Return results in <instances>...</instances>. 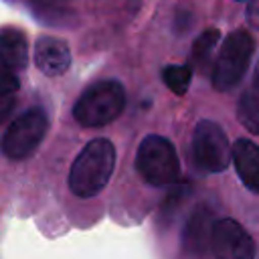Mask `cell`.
Wrapping results in <instances>:
<instances>
[{"label":"cell","instance_id":"ba28073f","mask_svg":"<svg viewBox=\"0 0 259 259\" xmlns=\"http://www.w3.org/2000/svg\"><path fill=\"white\" fill-rule=\"evenodd\" d=\"M34 65L51 77L65 73L71 65L69 45L57 36H40L34 42Z\"/></svg>","mask_w":259,"mask_h":259},{"label":"cell","instance_id":"2e32d148","mask_svg":"<svg viewBox=\"0 0 259 259\" xmlns=\"http://www.w3.org/2000/svg\"><path fill=\"white\" fill-rule=\"evenodd\" d=\"M36 8H40V10H63V8H67L69 4H71V0H30Z\"/></svg>","mask_w":259,"mask_h":259},{"label":"cell","instance_id":"9c48e42d","mask_svg":"<svg viewBox=\"0 0 259 259\" xmlns=\"http://www.w3.org/2000/svg\"><path fill=\"white\" fill-rule=\"evenodd\" d=\"M231 158L241 182L255 194H259V146L247 138H241L231 148Z\"/></svg>","mask_w":259,"mask_h":259},{"label":"cell","instance_id":"30bf717a","mask_svg":"<svg viewBox=\"0 0 259 259\" xmlns=\"http://www.w3.org/2000/svg\"><path fill=\"white\" fill-rule=\"evenodd\" d=\"M212 212L206 208V206H198L190 219H188V225H186V231H184V245H186V251L194 257H204L210 249V235H212Z\"/></svg>","mask_w":259,"mask_h":259},{"label":"cell","instance_id":"8fae6325","mask_svg":"<svg viewBox=\"0 0 259 259\" xmlns=\"http://www.w3.org/2000/svg\"><path fill=\"white\" fill-rule=\"evenodd\" d=\"M0 61L10 71H22L28 65V40L20 28H0Z\"/></svg>","mask_w":259,"mask_h":259},{"label":"cell","instance_id":"6da1fadb","mask_svg":"<svg viewBox=\"0 0 259 259\" xmlns=\"http://www.w3.org/2000/svg\"><path fill=\"white\" fill-rule=\"evenodd\" d=\"M115 168V148L107 138H93L77 154L69 170V188L81 198L99 194Z\"/></svg>","mask_w":259,"mask_h":259},{"label":"cell","instance_id":"5b68a950","mask_svg":"<svg viewBox=\"0 0 259 259\" xmlns=\"http://www.w3.org/2000/svg\"><path fill=\"white\" fill-rule=\"evenodd\" d=\"M47 127H49V119L40 107H30V109L22 111L8 125L6 134L0 142L2 154L10 160L28 158L38 148V144L42 142Z\"/></svg>","mask_w":259,"mask_h":259},{"label":"cell","instance_id":"7a4b0ae2","mask_svg":"<svg viewBox=\"0 0 259 259\" xmlns=\"http://www.w3.org/2000/svg\"><path fill=\"white\" fill-rule=\"evenodd\" d=\"M125 107V89L115 79L89 85L73 105V117L83 127H101L115 121Z\"/></svg>","mask_w":259,"mask_h":259},{"label":"cell","instance_id":"7c38bea8","mask_svg":"<svg viewBox=\"0 0 259 259\" xmlns=\"http://www.w3.org/2000/svg\"><path fill=\"white\" fill-rule=\"evenodd\" d=\"M237 117L247 132L259 136V89H251L241 95L237 105Z\"/></svg>","mask_w":259,"mask_h":259},{"label":"cell","instance_id":"3957f363","mask_svg":"<svg viewBox=\"0 0 259 259\" xmlns=\"http://www.w3.org/2000/svg\"><path fill=\"white\" fill-rule=\"evenodd\" d=\"M136 170L150 186H170L180 178V162L174 144L168 138L150 134L136 152Z\"/></svg>","mask_w":259,"mask_h":259},{"label":"cell","instance_id":"5bb4252c","mask_svg":"<svg viewBox=\"0 0 259 259\" xmlns=\"http://www.w3.org/2000/svg\"><path fill=\"white\" fill-rule=\"evenodd\" d=\"M162 81L166 83V87L176 93V95H184L186 89L190 87L192 81V71L186 65H168L162 69Z\"/></svg>","mask_w":259,"mask_h":259},{"label":"cell","instance_id":"d6986e66","mask_svg":"<svg viewBox=\"0 0 259 259\" xmlns=\"http://www.w3.org/2000/svg\"><path fill=\"white\" fill-rule=\"evenodd\" d=\"M253 85H255V89H259V63H257L255 73H253Z\"/></svg>","mask_w":259,"mask_h":259},{"label":"cell","instance_id":"52a82bcc","mask_svg":"<svg viewBox=\"0 0 259 259\" xmlns=\"http://www.w3.org/2000/svg\"><path fill=\"white\" fill-rule=\"evenodd\" d=\"M210 251L214 259H255V243L251 235L233 219L214 221Z\"/></svg>","mask_w":259,"mask_h":259},{"label":"cell","instance_id":"4fadbf2b","mask_svg":"<svg viewBox=\"0 0 259 259\" xmlns=\"http://www.w3.org/2000/svg\"><path fill=\"white\" fill-rule=\"evenodd\" d=\"M219 38H221V32L217 28H206L202 34L196 36V40L192 45V61L198 69H204L208 65L210 55H212Z\"/></svg>","mask_w":259,"mask_h":259},{"label":"cell","instance_id":"277c9868","mask_svg":"<svg viewBox=\"0 0 259 259\" xmlns=\"http://www.w3.org/2000/svg\"><path fill=\"white\" fill-rule=\"evenodd\" d=\"M255 53V38L247 30L231 32L219 51V57L212 67V87L217 91L235 89L245 77L251 57Z\"/></svg>","mask_w":259,"mask_h":259},{"label":"cell","instance_id":"e0dca14e","mask_svg":"<svg viewBox=\"0 0 259 259\" xmlns=\"http://www.w3.org/2000/svg\"><path fill=\"white\" fill-rule=\"evenodd\" d=\"M14 99L10 97V95H6V97H0V125L8 119V115L12 113V109H14Z\"/></svg>","mask_w":259,"mask_h":259},{"label":"cell","instance_id":"ac0fdd59","mask_svg":"<svg viewBox=\"0 0 259 259\" xmlns=\"http://www.w3.org/2000/svg\"><path fill=\"white\" fill-rule=\"evenodd\" d=\"M247 22L255 28H259V0H249L247 6Z\"/></svg>","mask_w":259,"mask_h":259},{"label":"cell","instance_id":"8992f818","mask_svg":"<svg viewBox=\"0 0 259 259\" xmlns=\"http://www.w3.org/2000/svg\"><path fill=\"white\" fill-rule=\"evenodd\" d=\"M192 162L202 172H223L231 162V146L225 130L212 119H200L192 134Z\"/></svg>","mask_w":259,"mask_h":259},{"label":"cell","instance_id":"9a60e30c","mask_svg":"<svg viewBox=\"0 0 259 259\" xmlns=\"http://www.w3.org/2000/svg\"><path fill=\"white\" fill-rule=\"evenodd\" d=\"M18 77L14 75V71H10L2 61H0V97L12 95L18 89Z\"/></svg>","mask_w":259,"mask_h":259}]
</instances>
